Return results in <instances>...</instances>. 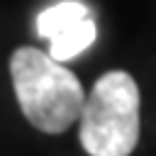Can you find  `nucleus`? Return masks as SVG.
Instances as JSON below:
<instances>
[{
  "mask_svg": "<svg viewBox=\"0 0 156 156\" xmlns=\"http://www.w3.org/2000/svg\"><path fill=\"white\" fill-rule=\"evenodd\" d=\"M12 88L24 119L46 134H61L80 117L85 90L76 73L37 46L10 56Z\"/></svg>",
  "mask_w": 156,
  "mask_h": 156,
  "instance_id": "f257e3e1",
  "label": "nucleus"
},
{
  "mask_svg": "<svg viewBox=\"0 0 156 156\" xmlns=\"http://www.w3.org/2000/svg\"><path fill=\"white\" fill-rule=\"evenodd\" d=\"M80 144L88 156H129L139 141V88L124 71L100 76L80 107Z\"/></svg>",
  "mask_w": 156,
  "mask_h": 156,
  "instance_id": "f03ea898",
  "label": "nucleus"
},
{
  "mask_svg": "<svg viewBox=\"0 0 156 156\" xmlns=\"http://www.w3.org/2000/svg\"><path fill=\"white\" fill-rule=\"evenodd\" d=\"M37 34L49 41V56L68 61L83 54L95 41V20L85 2L61 0L37 17Z\"/></svg>",
  "mask_w": 156,
  "mask_h": 156,
  "instance_id": "7ed1b4c3",
  "label": "nucleus"
}]
</instances>
